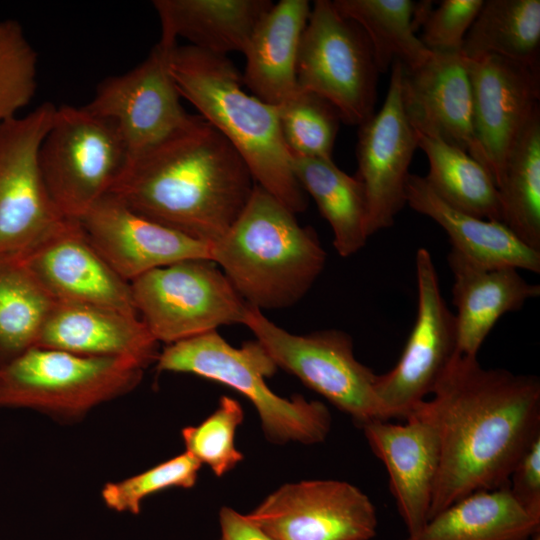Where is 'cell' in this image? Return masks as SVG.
<instances>
[{
	"mask_svg": "<svg viewBox=\"0 0 540 540\" xmlns=\"http://www.w3.org/2000/svg\"><path fill=\"white\" fill-rule=\"evenodd\" d=\"M430 395L410 413L427 420L439 440L429 519L469 494L508 485L540 437V380L458 354Z\"/></svg>",
	"mask_w": 540,
	"mask_h": 540,
	"instance_id": "cell-1",
	"label": "cell"
},
{
	"mask_svg": "<svg viewBox=\"0 0 540 540\" xmlns=\"http://www.w3.org/2000/svg\"><path fill=\"white\" fill-rule=\"evenodd\" d=\"M256 183L233 146L200 116L126 164L112 188L134 212L192 238L218 241Z\"/></svg>",
	"mask_w": 540,
	"mask_h": 540,
	"instance_id": "cell-2",
	"label": "cell"
},
{
	"mask_svg": "<svg viewBox=\"0 0 540 540\" xmlns=\"http://www.w3.org/2000/svg\"><path fill=\"white\" fill-rule=\"evenodd\" d=\"M169 71L180 96L233 146L255 183L294 214L303 212L307 194L295 177L276 107L243 89L242 74L226 56L176 45Z\"/></svg>",
	"mask_w": 540,
	"mask_h": 540,
	"instance_id": "cell-3",
	"label": "cell"
},
{
	"mask_svg": "<svg viewBox=\"0 0 540 540\" xmlns=\"http://www.w3.org/2000/svg\"><path fill=\"white\" fill-rule=\"evenodd\" d=\"M218 265L246 304L291 307L324 269L326 252L311 227L259 185L230 229L211 245Z\"/></svg>",
	"mask_w": 540,
	"mask_h": 540,
	"instance_id": "cell-4",
	"label": "cell"
},
{
	"mask_svg": "<svg viewBox=\"0 0 540 540\" xmlns=\"http://www.w3.org/2000/svg\"><path fill=\"white\" fill-rule=\"evenodd\" d=\"M156 367L203 377L241 393L256 408L262 430L273 443L316 444L330 431L331 415L322 402L301 395L283 398L267 386L265 379L278 367L257 340L236 348L211 331L167 345L159 353Z\"/></svg>",
	"mask_w": 540,
	"mask_h": 540,
	"instance_id": "cell-5",
	"label": "cell"
},
{
	"mask_svg": "<svg viewBox=\"0 0 540 540\" xmlns=\"http://www.w3.org/2000/svg\"><path fill=\"white\" fill-rule=\"evenodd\" d=\"M143 370L124 358L36 346L0 367V407L76 417L133 390Z\"/></svg>",
	"mask_w": 540,
	"mask_h": 540,
	"instance_id": "cell-6",
	"label": "cell"
},
{
	"mask_svg": "<svg viewBox=\"0 0 540 540\" xmlns=\"http://www.w3.org/2000/svg\"><path fill=\"white\" fill-rule=\"evenodd\" d=\"M44 182L65 219L79 220L110 194L127 164L116 125L85 106L63 105L39 151Z\"/></svg>",
	"mask_w": 540,
	"mask_h": 540,
	"instance_id": "cell-7",
	"label": "cell"
},
{
	"mask_svg": "<svg viewBox=\"0 0 540 540\" xmlns=\"http://www.w3.org/2000/svg\"><path fill=\"white\" fill-rule=\"evenodd\" d=\"M243 325L277 367L325 397L361 428L387 420L375 391L377 374L356 359L353 340L346 332L326 329L293 334L248 304Z\"/></svg>",
	"mask_w": 540,
	"mask_h": 540,
	"instance_id": "cell-8",
	"label": "cell"
},
{
	"mask_svg": "<svg viewBox=\"0 0 540 540\" xmlns=\"http://www.w3.org/2000/svg\"><path fill=\"white\" fill-rule=\"evenodd\" d=\"M299 88L329 101L341 121L360 126L375 114L379 71L363 30L331 0H316L300 42Z\"/></svg>",
	"mask_w": 540,
	"mask_h": 540,
	"instance_id": "cell-9",
	"label": "cell"
},
{
	"mask_svg": "<svg viewBox=\"0 0 540 540\" xmlns=\"http://www.w3.org/2000/svg\"><path fill=\"white\" fill-rule=\"evenodd\" d=\"M130 286L138 315L153 337L167 345L243 324L246 314V302L209 259L151 270Z\"/></svg>",
	"mask_w": 540,
	"mask_h": 540,
	"instance_id": "cell-10",
	"label": "cell"
},
{
	"mask_svg": "<svg viewBox=\"0 0 540 540\" xmlns=\"http://www.w3.org/2000/svg\"><path fill=\"white\" fill-rule=\"evenodd\" d=\"M56 108L46 102L0 122V255H25L66 220L51 199L39 163Z\"/></svg>",
	"mask_w": 540,
	"mask_h": 540,
	"instance_id": "cell-11",
	"label": "cell"
},
{
	"mask_svg": "<svg viewBox=\"0 0 540 540\" xmlns=\"http://www.w3.org/2000/svg\"><path fill=\"white\" fill-rule=\"evenodd\" d=\"M417 312L396 365L377 374L375 391L387 420H405L434 390L458 353L455 314L442 295L435 264L426 248L415 256Z\"/></svg>",
	"mask_w": 540,
	"mask_h": 540,
	"instance_id": "cell-12",
	"label": "cell"
},
{
	"mask_svg": "<svg viewBox=\"0 0 540 540\" xmlns=\"http://www.w3.org/2000/svg\"><path fill=\"white\" fill-rule=\"evenodd\" d=\"M246 517L276 540H370L378 527L370 498L334 479L285 484Z\"/></svg>",
	"mask_w": 540,
	"mask_h": 540,
	"instance_id": "cell-13",
	"label": "cell"
},
{
	"mask_svg": "<svg viewBox=\"0 0 540 540\" xmlns=\"http://www.w3.org/2000/svg\"><path fill=\"white\" fill-rule=\"evenodd\" d=\"M174 47L158 42L135 68L103 80L87 104L116 125L126 147L127 163L191 118L181 105L169 71V54Z\"/></svg>",
	"mask_w": 540,
	"mask_h": 540,
	"instance_id": "cell-14",
	"label": "cell"
},
{
	"mask_svg": "<svg viewBox=\"0 0 540 540\" xmlns=\"http://www.w3.org/2000/svg\"><path fill=\"white\" fill-rule=\"evenodd\" d=\"M391 68L384 104L358 131L355 176L365 192L369 237L391 227L406 205L409 167L418 148L402 100L403 65L395 61Z\"/></svg>",
	"mask_w": 540,
	"mask_h": 540,
	"instance_id": "cell-15",
	"label": "cell"
},
{
	"mask_svg": "<svg viewBox=\"0 0 540 540\" xmlns=\"http://www.w3.org/2000/svg\"><path fill=\"white\" fill-rule=\"evenodd\" d=\"M465 60L475 136L498 186L510 151L540 110V69L497 55Z\"/></svg>",
	"mask_w": 540,
	"mask_h": 540,
	"instance_id": "cell-16",
	"label": "cell"
},
{
	"mask_svg": "<svg viewBox=\"0 0 540 540\" xmlns=\"http://www.w3.org/2000/svg\"><path fill=\"white\" fill-rule=\"evenodd\" d=\"M78 221L96 250L128 282L180 261L211 260L210 243L154 222L111 194Z\"/></svg>",
	"mask_w": 540,
	"mask_h": 540,
	"instance_id": "cell-17",
	"label": "cell"
},
{
	"mask_svg": "<svg viewBox=\"0 0 540 540\" xmlns=\"http://www.w3.org/2000/svg\"><path fill=\"white\" fill-rule=\"evenodd\" d=\"M21 258L56 302L138 314L130 282L101 256L78 220H64Z\"/></svg>",
	"mask_w": 540,
	"mask_h": 540,
	"instance_id": "cell-18",
	"label": "cell"
},
{
	"mask_svg": "<svg viewBox=\"0 0 540 540\" xmlns=\"http://www.w3.org/2000/svg\"><path fill=\"white\" fill-rule=\"evenodd\" d=\"M401 85L404 109L415 131L460 148L486 168L475 136L471 84L461 52H432L418 68L403 67Z\"/></svg>",
	"mask_w": 540,
	"mask_h": 540,
	"instance_id": "cell-19",
	"label": "cell"
},
{
	"mask_svg": "<svg viewBox=\"0 0 540 540\" xmlns=\"http://www.w3.org/2000/svg\"><path fill=\"white\" fill-rule=\"evenodd\" d=\"M366 440L385 465L389 487L408 535L428 521L439 468V440L434 427L410 414L405 423L375 420L362 427Z\"/></svg>",
	"mask_w": 540,
	"mask_h": 540,
	"instance_id": "cell-20",
	"label": "cell"
},
{
	"mask_svg": "<svg viewBox=\"0 0 540 540\" xmlns=\"http://www.w3.org/2000/svg\"><path fill=\"white\" fill-rule=\"evenodd\" d=\"M159 342L138 314L88 304L56 302L37 346L75 354L156 363Z\"/></svg>",
	"mask_w": 540,
	"mask_h": 540,
	"instance_id": "cell-21",
	"label": "cell"
},
{
	"mask_svg": "<svg viewBox=\"0 0 540 540\" xmlns=\"http://www.w3.org/2000/svg\"><path fill=\"white\" fill-rule=\"evenodd\" d=\"M447 261L453 275L458 353L477 357L496 322L538 297L540 286L526 281L518 269L483 267L452 249Z\"/></svg>",
	"mask_w": 540,
	"mask_h": 540,
	"instance_id": "cell-22",
	"label": "cell"
},
{
	"mask_svg": "<svg viewBox=\"0 0 540 540\" xmlns=\"http://www.w3.org/2000/svg\"><path fill=\"white\" fill-rule=\"evenodd\" d=\"M406 204L436 222L446 232L451 249L477 265L540 272L539 251L525 245L504 223L453 207L431 188L424 177L409 175Z\"/></svg>",
	"mask_w": 540,
	"mask_h": 540,
	"instance_id": "cell-23",
	"label": "cell"
},
{
	"mask_svg": "<svg viewBox=\"0 0 540 540\" xmlns=\"http://www.w3.org/2000/svg\"><path fill=\"white\" fill-rule=\"evenodd\" d=\"M310 11L307 0L273 3L242 53L246 59L243 84L269 105H280L299 89L297 59Z\"/></svg>",
	"mask_w": 540,
	"mask_h": 540,
	"instance_id": "cell-24",
	"label": "cell"
},
{
	"mask_svg": "<svg viewBox=\"0 0 540 540\" xmlns=\"http://www.w3.org/2000/svg\"><path fill=\"white\" fill-rule=\"evenodd\" d=\"M272 4L269 0H155L161 24L159 42L174 47L182 37L209 53H243Z\"/></svg>",
	"mask_w": 540,
	"mask_h": 540,
	"instance_id": "cell-25",
	"label": "cell"
},
{
	"mask_svg": "<svg viewBox=\"0 0 540 540\" xmlns=\"http://www.w3.org/2000/svg\"><path fill=\"white\" fill-rule=\"evenodd\" d=\"M539 534L540 516L520 505L506 485L465 496L405 540H532Z\"/></svg>",
	"mask_w": 540,
	"mask_h": 540,
	"instance_id": "cell-26",
	"label": "cell"
},
{
	"mask_svg": "<svg viewBox=\"0 0 540 540\" xmlns=\"http://www.w3.org/2000/svg\"><path fill=\"white\" fill-rule=\"evenodd\" d=\"M295 177L314 199L333 232V246L342 257L361 250L367 233V203L362 183L332 159L293 158Z\"/></svg>",
	"mask_w": 540,
	"mask_h": 540,
	"instance_id": "cell-27",
	"label": "cell"
},
{
	"mask_svg": "<svg viewBox=\"0 0 540 540\" xmlns=\"http://www.w3.org/2000/svg\"><path fill=\"white\" fill-rule=\"evenodd\" d=\"M415 132L418 148L428 159L429 171L424 178L431 188L461 211L502 222L500 194L487 169L460 148Z\"/></svg>",
	"mask_w": 540,
	"mask_h": 540,
	"instance_id": "cell-28",
	"label": "cell"
},
{
	"mask_svg": "<svg viewBox=\"0 0 540 540\" xmlns=\"http://www.w3.org/2000/svg\"><path fill=\"white\" fill-rule=\"evenodd\" d=\"M539 47V0H486L461 53L466 58L497 55L539 68Z\"/></svg>",
	"mask_w": 540,
	"mask_h": 540,
	"instance_id": "cell-29",
	"label": "cell"
},
{
	"mask_svg": "<svg viewBox=\"0 0 540 540\" xmlns=\"http://www.w3.org/2000/svg\"><path fill=\"white\" fill-rule=\"evenodd\" d=\"M55 303L20 256L0 255V367L37 346Z\"/></svg>",
	"mask_w": 540,
	"mask_h": 540,
	"instance_id": "cell-30",
	"label": "cell"
},
{
	"mask_svg": "<svg viewBox=\"0 0 540 540\" xmlns=\"http://www.w3.org/2000/svg\"><path fill=\"white\" fill-rule=\"evenodd\" d=\"M336 10L365 33L379 73L395 61L414 70L431 56L416 36L413 22L416 3L411 0H333Z\"/></svg>",
	"mask_w": 540,
	"mask_h": 540,
	"instance_id": "cell-31",
	"label": "cell"
},
{
	"mask_svg": "<svg viewBox=\"0 0 540 540\" xmlns=\"http://www.w3.org/2000/svg\"><path fill=\"white\" fill-rule=\"evenodd\" d=\"M497 188L502 222L525 245L540 252V110L510 151Z\"/></svg>",
	"mask_w": 540,
	"mask_h": 540,
	"instance_id": "cell-32",
	"label": "cell"
},
{
	"mask_svg": "<svg viewBox=\"0 0 540 540\" xmlns=\"http://www.w3.org/2000/svg\"><path fill=\"white\" fill-rule=\"evenodd\" d=\"M276 111L281 136L292 159H332L341 118L329 101L299 88L276 106Z\"/></svg>",
	"mask_w": 540,
	"mask_h": 540,
	"instance_id": "cell-33",
	"label": "cell"
},
{
	"mask_svg": "<svg viewBox=\"0 0 540 540\" xmlns=\"http://www.w3.org/2000/svg\"><path fill=\"white\" fill-rule=\"evenodd\" d=\"M241 404L228 396H222L217 409L196 426L182 429L185 451L206 464L221 477L231 471L243 459L234 439L238 426L243 422Z\"/></svg>",
	"mask_w": 540,
	"mask_h": 540,
	"instance_id": "cell-34",
	"label": "cell"
},
{
	"mask_svg": "<svg viewBox=\"0 0 540 540\" xmlns=\"http://www.w3.org/2000/svg\"><path fill=\"white\" fill-rule=\"evenodd\" d=\"M37 53L15 20L0 21V122L16 116L36 91Z\"/></svg>",
	"mask_w": 540,
	"mask_h": 540,
	"instance_id": "cell-35",
	"label": "cell"
},
{
	"mask_svg": "<svg viewBox=\"0 0 540 540\" xmlns=\"http://www.w3.org/2000/svg\"><path fill=\"white\" fill-rule=\"evenodd\" d=\"M201 463L186 451L142 473L117 482L107 483L101 497L116 512L139 514L148 496L169 488H192Z\"/></svg>",
	"mask_w": 540,
	"mask_h": 540,
	"instance_id": "cell-36",
	"label": "cell"
},
{
	"mask_svg": "<svg viewBox=\"0 0 540 540\" xmlns=\"http://www.w3.org/2000/svg\"><path fill=\"white\" fill-rule=\"evenodd\" d=\"M484 0H443L430 10L419 37L435 53L461 52L465 36L477 17Z\"/></svg>",
	"mask_w": 540,
	"mask_h": 540,
	"instance_id": "cell-37",
	"label": "cell"
},
{
	"mask_svg": "<svg viewBox=\"0 0 540 540\" xmlns=\"http://www.w3.org/2000/svg\"><path fill=\"white\" fill-rule=\"evenodd\" d=\"M508 487L520 505L540 516V437L531 444L513 468Z\"/></svg>",
	"mask_w": 540,
	"mask_h": 540,
	"instance_id": "cell-38",
	"label": "cell"
},
{
	"mask_svg": "<svg viewBox=\"0 0 540 540\" xmlns=\"http://www.w3.org/2000/svg\"><path fill=\"white\" fill-rule=\"evenodd\" d=\"M221 540H276L230 507L219 512Z\"/></svg>",
	"mask_w": 540,
	"mask_h": 540,
	"instance_id": "cell-39",
	"label": "cell"
},
{
	"mask_svg": "<svg viewBox=\"0 0 540 540\" xmlns=\"http://www.w3.org/2000/svg\"><path fill=\"white\" fill-rule=\"evenodd\" d=\"M532 540H540V534L535 536Z\"/></svg>",
	"mask_w": 540,
	"mask_h": 540,
	"instance_id": "cell-40",
	"label": "cell"
}]
</instances>
